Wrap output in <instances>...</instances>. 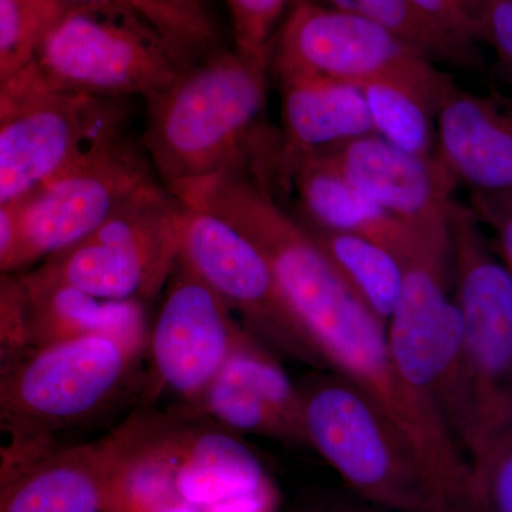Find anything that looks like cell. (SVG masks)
I'll return each instance as SVG.
<instances>
[{
  "instance_id": "32",
  "label": "cell",
  "mask_w": 512,
  "mask_h": 512,
  "mask_svg": "<svg viewBox=\"0 0 512 512\" xmlns=\"http://www.w3.org/2000/svg\"><path fill=\"white\" fill-rule=\"evenodd\" d=\"M421 15L436 23L448 35L464 45L480 49L483 45L480 25L461 0H407Z\"/></svg>"
},
{
  "instance_id": "36",
  "label": "cell",
  "mask_w": 512,
  "mask_h": 512,
  "mask_svg": "<svg viewBox=\"0 0 512 512\" xmlns=\"http://www.w3.org/2000/svg\"><path fill=\"white\" fill-rule=\"evenodd\" d=\"M16 109H18V100L5 87L0 86V124L8 120Z\"/></svg>"
},
{
  "instance_id": "12",
  "label": "cell",
  "mask_w": 512,
  "mask_h": 512,
  "mask_svg": "<svg viewBox=\"0 0 512 512\" xmlns=\"http://www.w3.org/2000/svg\"><path fill=\"white\" fill-rule=\"evenodd\" d=\"M177 198L183 205L180 261L244 318L256 338L325 369L254 242L207 202Z\"/></svg>"
},
{
  "instance_id": "34",
  "label": "cell",
  "mask_w": 512,
  "mask_h": 512,
  "mask_svg": "<svg viewBox=\"0 0 512 512\" xmlns=\"http://www.w3.org/2000/svg\"><path fill=\"white\" fill-rule=\"evenodd\" d=\"M491 227L497 232L498 249H500L503 264L512 274V208L501 215Z\"/></svg>"
},
{
  "instance_id": "1",
  "label": "cell",
  "mask_w": 512,
  "mask_h": 512,
  "mask_svg": "<svg viewBox=\"0 0 512 512\" xmlns=\"http://www.w3.org/2000/svg\"><path fill=\"white\" fill-rule=\"evenodd\" d=\"M228 217L268 259L323 367L363 390L406 434L447 512H473L466 451L437 410L400 375L386 325L350 291L301 222L261 190L239 194Z\"/></svg>"
},
{
  "instance_id": "5",
  "label": "cell",
  "mask_w": 512,
  "mask_h": 512,
  "mask_svg": "<svg viewBox=\"0 0 512 512\" xmlns=\"http://www.w3.org/2000/svg\"><path fill=\"white\" fill-rule=\"evenodd\" d=\"M134 12L70 8L50 26L33 62L5 89L144 101L191 66Z\"/></svg>"
},
{
  "instance_id": "13",
  "label": "cell",
  "mask_w": 512,
  "mask_h": 512,
  "mask_svg": "<svg viewBox=\"0 0 512 512\" xmlns=\"http://www.w3.org/2000/svg\"><path fill=\"white\" fill-rule=\"evenodd\" d=\"M13 97L18 109L0 124V205L25 200L101 138L127 130L128 100L50 92Z\"/></svg>"
},
{
  "instance_id": "24",
  "label": "cell",
  "mask_w": 512,
  "mask_h": 512,
  "mask_svg": "<svg viewBox=\"0 0 512 512\" xmlns=\"http://www.w3.org/2000/svg\"><path fill=\"white\" fill-rule=\"evenodd\" d=\"M359 90L377 136L413 156H437L436 114L419 93L396 82L367 83Z\"/></svg>"
},
{
  "instance_id": "19",
  "label": "cell",
  "mask_w": 512,
  "mask_h": 512,
  "mask_svg": "<svg viewBox=\"0 0 512 512\" xmlns=\"http://www.w3.org/2000/svg\"><path fill=\"white\" fill-rule=\"evenodd\" d=\"M284 161L289 171L306 157L375 134L359 87L315 74H278Z\"/></svg>"
},
{
  "instance_id": "8",
  "label": "cell",
  "mask_w": 512,
  "mask_h": 512,
  "mask_svg": "<svg viewBox=\"0 0 512 512\" xmlns=\"http://www.w3.org/2000/svg\"><path fill=\"white\" fill-rule=\"evenodd\" d=\"M157 180L143 143L127 130L101 138L62 173L18 202L15 242L0 274H15L74 247Z\"/></svg>"
},
{
  "instance_id": "35",
  "label": "cell",
  "mask_w": 512,
  "mask_h": 512,
  "mask_svg": "<svg viewBox=\"0 0 512 512\" xmlns=\"http://www.w3.org/2000/svg\"><path fill=\"white\" fill-rule=\"evenodd\" d=\"M59 2L69 6V8H92L133 12L126 0H59Z\"/></svg>"
},
{
  "instance_id": "4",
  "label": "cell",
  "mask_w": 512,
  "mask_h": 512,
  "mask_svg": "<svg viewBox=\"0 0 512 512\" xmlns=\"http://www.w3.org/2000/svg\"><path fill=\"white\" fill-rule=\"evenodd\" d=\"M298 387L305 443L363 501L389 512H447L416 448L363 390L329 369Z\"/></svg>"
},
{
  "instance_id": "11",
  "label": "cell",
  "mask_w": 512,
  "mask_h": 512,
  "mask_svg": "<svg viewBox=\"0 0 512 512\" xmlns=\"http://www.w3.org/2000/svg\"><path fill=\"white\" fill-rule=\"evenodd\" d=\"M143 353L107 335L33 346L0 389V410L56 436L113 404Z\"/></svg>"
},
{
  "instance_id": "21",
  "label": "cell",
  "mask_w": 512,
  "mask_h": 512,
  "mask_svg": "<svg viewBox=\"0 0 512 512\" xmlns=\"http://www.w3.org/2000/svg\"><path fill=\"white\" fill-rule=\"evenodd\" d=\"M291 177L301 202V220L372 239L402 261L426 238L356 190L323 157L298 161L291 168Z\"/></svg>"
},
{
  "instance_id": "16",
  "label": "cell",
  "mask_w": 512,
  "mask_h": 512,
  "mask_svg": "<svg viewBox=\"0 0 512 512\" xmlns=\"http://www.w3.org/2000/svg\"><path fill=\"white\" fill-rule=\"evenodd\" d=\"M437 154L493 225L512 208V111L454 87L436 114Z\"/></svg>"
},
{
  "instance_id": "26",
  "label": "cell",
  "mask_w": 512,
  "mask_h": 512,
  "mask_svg": "<svg viewBox=\"0 0 512 512\" xmlns=\"http://www.w3.org/2000/svg\"><path fill=\"white\" fill-rule=\"evenodd\" d=\"M67 9L59 0H0V86L28 69L43 36Z\"/></svg>"
},
{
  "instance_id": "38",
  "label": "cell",
  "mask_w": 512,
  "mask_h": 512,
  "mask_svg": "<svg viewBox=\"0 0 512 512\" xmlns=\"http://www.w3.org/2000/svg\"><path fill=\"white\" fill-rule=\"evenodd\" d=\"M461 2L464 3V6H466L474 16H476L477 10L480 9L487 0H461Z\"/></svg>"
},
{
  "instance_id": "30",
  "label": "cell",
  "mask_w": 512,
  "mask_h": 512,
  "mask_svg": "<svg viewBox=\"0 0 512 512\" xmlns=\"http://www.w3.org/2000/svg\"><path fill=\"white\" fill-rule=\"evenodd\" d=\"M57 448L47 433L0 410V488Z\"/></svg>"
},
{
  "instance_id": "18",
  "label": "cell",
  "mask_w": 512,
  "mask_h": 512,
  "mask_svg": "<svg viewBox=\"0 0 512 512\" xmlns=\"http://www.w3.org/2000/svg\"><path fill=\"white\" fill-rule=\"evenodd\" d=\"M120 427L103 439L55 448L0 488V512H104Z\"/></svg>"
},
{
  "instance_id": "15",
  "label": "cell",
  "mask_w": 512,
  "mask_h": 512,
  "mask_svg": "<svg viewBox=\"0 0 512 512\" xmlns=\"http://www.w3.org/2000/svg\"><path fill=\"white\" fill-rule=\"evenodd\" d=\"M316 156L325 158L356 190L421 237L450 235L448 220L457 181L439 154L413 156L369 134Z\"/></svg>"
},
{
  "instance_id": "28",
  "label": "cell",
  "mask_w": 512,
  "mask_h": 512,
  "mask_svg": "<svg viewBox=\"0 0 512 512\" xmlns=\"http://www.w3.org/2000/svg\"><path fill=\"white\" fill-rule=\"evenodd\" d=\"M470 464L474 512H512V429L487 441Z\"/></svg>"
},
{
  "instance_id": "33",
  "label": "cell",
  "mask_w": 512,
  "mask_h": 512,
  "mask_svg": "<svg viewBox=\"0 0 512 512\" xmlns=\"http://www.w3.org/2000/svg\"><path fill=\"white\" fill-rule=\"evenodd\" d=\"M18 204L0 205V265L5 261L16 237Z\"/></svg>"
},
{
  "instance_id": "7",
  "label": "cell",
  "mask_w": 512,
  "mask_h": 512,
  "mask_svg": "<svg viewBox=\"0 0 512 512\" xmlns=\"http://www.w3.org/2000/svg\"><path fill=\"white\" fill-rule=\"evenodd\" d=\"M450 271L463 326V353L476 444L512 429V274L488 248L476 212L450 208Z\"/></svg>"
},
{
  "instance_id": "6",
  "label": "cell",
  "mask_w": 512,
  "mask_h": 512,
  "mask_svg": "<svg viewBox=\"0 0 512 512\" xmlns=\"http://www.w3.org/2000/svg\"><path fill=\"white\" fill-rule=\"evenodd\" d=\"M402 295L386 325L400 375L443 417L467 457L476 444L463 326L450 289V237L424 238L404 259Z\"/></svg>"
},
{
  "instance_id": "37",
  "label": "cell",
  "mask_w": 512,
  "mask_h": 512,
  "mask_svg": "<svg viewBox=\"0 0 512 512\" xmlns=\"http://www.w3.org/2000/svg\"><path fill=\"white\" fill-rule=\"evenodd\" d=\"M379 510L380 508H376V511H373L370 508L352 507V505L345 504H323L303 512H377Z\"/></svg>"
},
{
  "instance_id": "22",
  "label": "cell",
  "mask_w": 512,
  "mask_h": 512,
  "mask_svg": "<svg viewBox=\"0 0 512 512\" xmlns=\"http://www.w3.org/2000/svg\"><path fill=\"white\" fill-rule=\"evenodd\" d=\"M299 222L350 291L387 325L402 295V259L372 239Z\"/></svg>"
},
{
  "instance_id": "29",
  "label": "cell",
  "mask_w": 512,
  "mask_h": 512,
  "mask_svg": "<svg viewBox=\"0 0 512 512\" xmlns=\"http://www.w3.org/2000/svg\"><path fill=\"white\" fill-rule=\"evenodd\" d=\"M32 348L25 284L20 275L0 274V389Z\"/></svg>"
},
{
  "instance_id": "9",
  "label": "cell",
  "mask_w": 512,
  "mask_h": 512,
  "mask_svg": "<svg viewBox=\"0 0 512 512\" xmlns=\"http://www.w3.org/2000/svg\"><path fill=\"white\" fill-rule=\"evenodd\" d=\"M315 74L360 87L396 82L419 93L434 114L457 86L419 52L369 20L315 0H292L272 43L269 69Z\"/></svg>"
},
{
  "instance_id": "2",
  "label": "cell",
  "mask_w": 512,
  "mask_h": 512,
  "mask_svg": "<svg viewBox=\"0 0 512 512\" xmlns=\"http://www.w3.org/2000/svg\"><path fill=\"white\" fill-rule=\"evenodd\" d=\"M104 512H266L256 458L232 431L191 419L121 424Z\"/></svg>"
},
{
  "instance_id": "10",
  "label": "cell",
  "mask_w": 512,
  "mask_h": 512,
  "mask_svg": "<svg viewBox=\"0 0 512 512\" xmlns=\"http://www.w3.org/2000/svg\"><path fill=\"white\" fill-rule=\"evenodd\" d=\"M183 205L160 180L141 188L97 231L37 266L101 299L147 303L180 261Z\"/></svg>"
},
{
  "instance_id": "23",
  "label": "cell",
  "mask_w": 512,
  "mask_h": 512,
  "mask_svg": "<svg viewBox=\"0 0 512 512\" xmlns=\"http://www.w3.org/2000/svg\"><path fill=\"white\" fill-rule=\"evenodd\" d=\"M332 8L375 23L433 63L477 69L480 49L461 43L431 22L407 0H329Z\"/></svg>"
},
{
  "instance_id": "14",
  "label": "cell",
  "mask_w": 512,
  "mask_h": 512,
  "mask_svg": "<svg viewBox=\"0 0 512 512\" xmlns=\"http://www.w3.org/2000/svg\"><path fill=\"white\" fill-rule=\"evenodd\" d=\"M163 293L147 342L151 384L154 393L192 407L248 329L238 325L227 303L181 261Z\"/></svg>"
},
{
  "instance_id": "20",
  "label": "cell",
  "mask_w": 512,
  "mask_h": 512,
  "mask_svg": "<svg viewBox=\"0 0 512 512\" xmlns=\"http://www.w3.org/2000/svg\"><path fill=\"white\" fill-rule=\"evenodd\" d=\"M28 293L33 346L87 335H107L146 349V303L97 298L36 268L20 275Z\"/></svg>"
},
{
  "instance_id": "31",
  "label": "cell",
  "mask_w": 512,
  "mask_h": 512,
  "mask_svg": "<svg viewBox=\"0 0 512 512\" xmlns=\"http://www.w3.org/2000/svg\"><path fill=\"white\" fill-rule=\"evenodd\" d=\"M476 18L483 43L493 49L498 69L512 87V0H487Z\"/></svg>"
},
{
  "instance_id": "25",
  "label": "cell",
  "mask_w": 512,
  "mask_h": 512,
  "mask_svg": "<svg viewBox=\"0 0 512 512\" xmlns=\"http://www.w3.org/2000/svg\"><path fill=\"white\" fill-rule=\"evenodd\" d=\"M130 9L191 63L224 50L210 0H126Z\"/></svg>"
},
{
  "instance_id": "17",
  "label": "cell",
  "mask_w": 512,
  "mask_h": 512,
  "mask_svg": "<svg viewBox=\"0 0 512 512\" xmlns=\"http://www.w3.org/2000/svg\"><path fill=\"white\" fill-rule=\"evenodd\" d=\"M191 409L232 433L306 444L298 384L251 332Z\"/></svg>"
},
{
  "instance_id": "3",
  "label": "cell",
  "mask_w": 512,
  "mask_h": 512,
  "mask_svg": "<svg viewBox=\"0 0 512 512\" xmlns=\"http://www.w3.org/2000/svg\"><path fill=\"white\" fill-rule=\"evenodd\" d=\"M268 70L232 50L191 64L146 100L143 143L158 180L173 194L235 173L264 113Z\"/></svg>"
},
{
  "instance_id": "27",
  "label": "cell",
  "mask_w": 512,
  "mask_h": 512,
  "mask_svg": "<svg viewBox=\"0 0 512 512\" xmlns=\"http://www.w3.org/2000/svg\"><path fill=\"white\" fill-rule=\"evenodd\" d=\"M231 19L234 50L242 59L269 70L274 33L289 0H224Z\"/></svg>"
}]
</instances>
